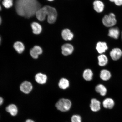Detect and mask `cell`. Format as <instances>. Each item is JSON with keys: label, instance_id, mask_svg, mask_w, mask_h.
<instances>
[{"label": "cell", "instance_id": "8fae6325", "mask_svg": "<svg viewBox=\"0 0 122 122\" xmlns=\"http://www.w3.org/2000/svg\"><path fill=\"white\" fill-rule=\"evenodd\" d=\"M92 110L94 112H97L101 109V103L99 101L95 98L92 99L90 105Z\"/></svg>", "mask_w": 122, "mask_h": 122}, {"label": "cell", "instance_id": "ba28073f", "mask_svg": "<svg viewBox=\"0 0 122 122\" xmlns=\"http://www.w3.org/2000/svg\"><path fill=\"white\" fill-rule=\"evenodd\" d=\"M43 52L41 48L38 46H35L30 50V53L31 57L34 59H37L39 55L42 54Z\"/></svg>", "mask_w": 122, "mask_h": 122}, {"label": "cell", "instance_id": "5b68a950", "mask_svg": "<svg viewBox=\"0 0 122 122\" xmlns=\"http://www.w3.org/2000/svg\"><path fill=\"white\" fill-rule=\"evenodd\" d=\"M33 88L32 84L30 82L27 81L23 82L20 86V91L25 94L29 93L31 92Z\"/></svg>", "mask_w": 122, "mask_h": 122}, {"label": "cell", "instance_id": "d6986e66", "mask_svg": "<svg viewBox=\"0 0 122 122\" xmlns=\"http://www.w3.org/2000/svg\"><path fill=\"white\" fill-rule=\"evenodd\" d=\"M95 91L97 93L100 94L102 96L106 95L107 92V90L104 85L102 84H99L96 86Z\"/></svg>", "mask_w": 122, "mask_h": 122}, {"label": "cell", "instance_id": "9c48e42d", "mask_svg": "<svg viewBox=\"0 0 122 122\" xmlns=\"http://www.w3.org/2000/svg\"><path fill=\"white\" fill-rule=\"evenodd\" d=\"M36 18L40 21L45 20L47 15L46 10L44 6L39 9L36 14Z\"/></svg>", "mask_w": 122, "mask_h": 122}, {"label": "cell", "instance_id": "52a82bcc", "mask_svg": "<svg viewBox=\"0 0 122 122\" xmlns=\"http://www.w3.org/2000/svg\"><path fill=\"white\" fill-rule=\"evenodd\" d=\"M62 54L65 56L71 55L73 52L74 48L71 44L66 43L64 44L61 47Z\"/></svg>", "mask_w": 122, "mask_h": 122}, {"label": "cell", "instance_id": "3957f363", "mask_svg": "<svg viewBox=\"0 0 122 122\" xmlns=\"http://www.w3.org/2000/svg\"><path fill=\"white\" fill-rule=\"evenodd\" d=\"M71 106V102L68 99L62 98L56 104V106L58 110L62 112L69 110Z\"/></svg>", "mask_w": 122, "mask_h": 122}, {"label": "cell", "instance_id": "f546056e", "mask_svg": "<svg viewBox=\"0 0 122 122\" xmlns=\"http://www.w3.org/2000/svg\"><path fill=\"white\" fill-rule=\"evenodd\" d=\"M1 22V19L0 16V25Z\"/></svg>", "mask_w": 122, "mask_h": 122}, {"label": "cell", "instance_id": "6da1fadb", "mask_svg": "<svg viewBox=\"0 0 122 122\" xmlns=\"http://www.w3.org/2000/svg\"><path fill=\"white\" fill-rule=\"evenodd\" d=\"M41 5L37 0H17L16 9L20 16L29 18L33 16L41 8Z\"/></svg>", "mask_w": 122, "mask_h": 122}, {"label": "cell", "instance_id": "4dcf8cb0", "mask_svg": "<svg viewBox=\"0 0 122 122\" xmlns=\"http://www.w3.org/2000/svg\"><path fill=\"white\" fill-rule=\"evenodd\" d=\"M109 0L112 2H114L115 1V0Z\"/></svg>", "mask_w": 122, "mask_h": 122}, {"label": "cell", "instance_id": "cb8c5ba5", "mask_svg": "<svg viewBox=\"0 0 122 122\" xmlns=\"http://www.w3.org/2000/svg\"><path fill=\"white\" fill-rule=\"evenodd\" d=\"M59 88L62 89H66L69 86V82L68 80L65 78L61 79L58 84Z\"/></svg>", "mask_w": 122, "mask_h": 122}, {"label": "cell", "instance_id": "83f0119b", "mask_svg": "<svg viewBox=\"0 0 122 122\" xmlns=\"http://www.w3.org/2000/svg\"><path fill=\"white\" fill-rule=\"evenodd\" d=\"M4 100L2 97H0V106L3 103Z\"/></svg>", "mask_w": 122, "mask_h": 122}, {"label": "cell", "instance_id": "8992f818", "mask_svg": "<svg viewBox=\"0 0 122 122\" xmlns=\"http://www.w3.org/2000/svg\"><path fill=\"white\" fill-rule=\"evenodd\" d=\"M110 55L113 60L118 61L122 57V51L119 48H114L110 51Z\"/></svg>", "mask_w": 122, "mask_h": 122}, {"label": "cell", "instance_id": "f1b7e54d", "mask_svg": "<svg viewBox=\"0 0 122 122\" xmlns=\"http://www.w3.org/2000/svg\"><path fill=\"white\" fill-rule=\"evenodd\" d=\"M25 122H35L34 121L30 119H28L26 120Z\"/></svg>", "mask_w": 122, "mask_h": 122}, {"label": "cell", "instance_id": "e575fe53", "mask_svg": "<svg viewBox=\"0 0 122 122\" xmlns=\"http://www.w3.org/2000/svg\"><path fill=\"white\" fill-rule=\"evenodd\" d=\"M121 37H122V33H121Z\"/></svg>", "mask_w": 122, "mask_h": 122}, {"label": "cell", "instance_id": "ffe728a7", "mask_svg": "<svg viewBox=\"0 0 122 122\" xmlns=\"http://www.w3.org/2000/svg\"><path fill=\"white\" fill-rule=\"evenodd\" d=\"M6 110L7 112L13 116H16L18 113V108L15 104H11L9 105L6 108Z\"/></svg>", "mask_w": 122, "mask_h": 122}, {"label": "cell", "instance_id": "2e32d148", "mask_svg": "<svg viewBox=\"0 0 122 122\" xmlns=\"http://www.w3.org/2000/svg\"><path fill=\"white\" fill-rule=\"evenodd\" d=\"M93 4L94 10L97 13H101L103 11L104 9V5L102 1L96 0L94 1Z\"/></svg>", "mask_w": 122, "mask_h": 122}, {"label": "cell", "instance_id": "e0dca14e", "mask_svg": "<svg viewBox=\"0 0 122 122\" xmlns=\"http://www.w3.org/2000/svg\"><path fill=\"white\" fill-rule=\"evenodd\" d=\"M111 73L107 70L103 69L100 71V77L104 81L109 80L111 79Z\"/></svg>", "mask_w": 122, "mask_h": 122}, {"label": "cell", "instance_id": "4fadbf2b", "mask_svg": "<svg viewBox=\"0 0 122 122\" xmlns=\"http://www.w3.org/2000/svg\"><path fill=\"white\" fill-rule=\"evenodd\" d=\"M35 79L38 83L44 84L47 82V77L46 75L39 73L36 74L35 76Z\"/></svg>", "mask_w": 122, "mask_h": 122}, {"label": "cell", "instance_id": "9a60e30c", "mask_svg": "<svg viewBox=\"0 0 122 122\" xmlns=\"http://www.w3.org/2000/svg\"><path fill=\"white\" fill-rule=\"evenodd\" d=\"M120 34V30L118 27H112L109 29L108 36L113 39H118Z\"/></svg>", "mask_w": 122, "mask_h": 122}, {"label": "cell", "instance_id": "44dd1931", "mask_svg": "<svg viewBox=\"0 0 122 122\" xmlns=\"http://www.w3.org/2000/svg\"><path fill=\"white\" fill-rule=\"evenodd\" d=\"M31 27L34 34L38 35L41 32L42 29L40 24L36 22H33L31 24Z\"/></svg>", "mask_w": 122, "mask_h": 122}, {"label": "cell", "instance_id": "603a6c76", "mask_svg": "<svg viewBox=\"0 0 122 122\" xmlns=\"http://www.w3.org/2000/svg\"><path fill=\"white\" fill-rule=\"evenodd\" d=\"M93 75V74L92 71L89 69H87L84 71L83 77L85 80L89 81L92 80Z\"/></svg>", "mask_w": 122, "mask_h": 122}, {"label": "cell", "instance_id": "d4e9b609", "mask_svg": "<svg viewBox=\"0 0 122 122\" xmlns=\"http://www.w3.org/2000/svg\"><path fill=\"white\" fill-rule=\"evenodd\" d=\"M13 0H3L2 4L4 7L8 9L13 5Z\"/></svg>", "mask_w": 122, "mask_h": 122}, {"label": "cell", "instance_id": "7402d4cb", "mask_svg": "<svg viewBox=\"0 0 122 122\" xmlns=\"http://www.w3.org/2000/svg\"><path fill=\"white\" fill-rule=\"evenodd\" d=\"M13 47L15 50L19 54L23 52L25 48L24 44L19 41L15 42L14 44Z\"/></svg>", "mask_w": 122, "mask_h": 122}, {"label": "cell", "instance_id": "7c38bea8", "mask_svg": "<svg viewBox=\"0 0 122 122\" xmlns=\"http://www.w3.org/2000/svg\"><path fill=\"white\" fill-rule=\"evenodd\" d=\"M61 36L64 40L66 41L72 40L74 36L73 33L68 29H65L62 30Z\"/></svg>", "mask_w": 122, "mask_h": 122}, {"label": "cell", "instance_id": "484cf974", "mask_svg": "<svg viewBox=\"0 0 122 122\" xmlns=\"http://www.w3.org/2000/svg\"><path fill=\"white\" fill-rule=\"evenodd\" d=\"M71 120L72 122H81L82 120L81 117L78 115H73Z\"/></svg>", "mask_w": 122, "mask_h": 122}, {"label": "cell", "instance_id": "1f68e13d", "mask_svg": "<svg viewBox=\"0 0 122 122\" xmlns=\"http://www.w3.org/2000/svg\"><path fill=\"white\" fill-rule=\"evenodd\" d=\"M47 0L50 1H54V0Z\"/></svg>", "mask_w": 122, "mask_h": 122}, {"label": "cell", "instance_id": "7a4b0ae2", "mask_svg": "<svg viewBox=\"0 0 122 122\" xmlns=\"http://www.w3.org/2000/svg\"><path fill=\"white\" fill-rule=\"evenodd\" d=\"M48 16L47 21L50 24H53L56 22L57 17V13L54 7L48 5L45 6Z\"/></svg>", "mask_w": 122, "mask_h": 122}, {"label": "cell", "instance_id": "277c9868", "mask_svg": "<svg viewBox=\"0 0 122 122\" xmlns=\"http://www.w3.org/2000/svg\"><path fill=\"white\" fill-rule=\"evenodd\" d=\"M102 22L103 25L107 27L114 26L117 22L115 15L113 13H111L109 15H105L102 20Z\"/></svg>", "mask_w": 122, "mask_h": 122}, {"label": "cell", "instance_id": "d6a6232c", "mask_svg": "<svg viewBox=\"0 0 122 122\" xmlns=\"http://www.w3.org/2000/svg\"><path fill=\"white\" fill-rule=\"evenodd\" d=\"M1 10V6L0 5V10Z\"/></svg>", "mask_w": 122, "mask_h": 122}, {"label": "cell", "instance_id": "836d02e7", "mask_svg": "<svg viewBox=\"0 0 122 122\" xmlns=\"http://www.w3.org/2000/svg\"><path fill=\"white\" fill-rule=\"evenodd\" d=\"M1 38L0 37V44L1 42Z\"/></svg>", "mask_w": 122, "mask_h": 122}, {"label": "cell", "instance_id": "d590c367", "mask_svg": "<svg viewBox=\"0 0 122 122\" xmlns=\"http://www.w3.org/2000/svg\"></svg>", "mask_w": 122, "mask_h": 122}, {"label": "cell", "instance_id": "30bf717a", "mask_svg": "<svg viewBox=\"0 0 122 122\" xmlns=\"http://www.w3.org/2000/svg\"><path fill=\"white\" fill-rule=\"evenodd\" d=\"M96 50L100 54H103L108 49L107 45L105 42H99L96 45Z\"/></svg>", "mask_w": 122, "mask_h": 122}, {"label": "cell", "instance_id": "ac0fdd59", "mask_svg": "<svg viewBox=\"0 0 122 122\" xmlns=\"http://www.w3.org/2000/svg\"><path fill=\"white\" fill-rule=\"evenodd\" d=\"M98 65L100 66L103 67L106 66L108 62V57L106 55L101 54L97 57Z\"/></svg>", "mask_w": 122, "mask_h": 122}, {"label": "cell", "instance_id": "4316f807", "mask_svg": "<svg viewBox=\"0 0 122 122\" xmlns=\"http://www.w3.org/2000/svg\"><path fill=\"white\" fill-rule=\"evenodd\" d=\"M114 2L117 6H120L122 5V0H115Z\"/></svg>", "mask_w": 122, "mask_h": 122}, {"label": "cell", "instance_id": "5bb4252c", "mask_svg": "<svg viewBox=\"0 0 122 122\" xmlns=\"http://www.w3.org/2000/svg\"><path fill=\"white\" fill-rule=\"evenodd\" d=\"M102 104L103 107L105 108L112 109L115 105V102L112 98H107L103 101Z\"/></svg>", "mask_w": 122, "mask_h": 122}]
</instances>
